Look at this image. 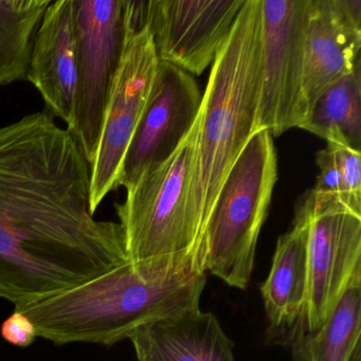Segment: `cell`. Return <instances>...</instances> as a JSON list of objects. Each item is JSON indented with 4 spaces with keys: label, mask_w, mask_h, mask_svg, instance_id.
<instances>
[{
    "label": "cell",
    "mask_w": 361,
    "mask_h": 361,
    "mask_svg": "<svg viewBox=\"0 0 361 361\" xmlns=\"http://www.w3.org/2000/svg\"><path fill=\"white\" fill-rule=\"evenodd\" d=\"M26 80L39 90L46 113L73 128L77 54L73 0H56L48 6L37 29Z\"/></svg>",
    "instance_id": "4fadbf2b"
},
{
    "label": "cell",
    "mask_w": 361,
    "mask_h": 361,
    "mask_svg": "<svg viewBox=\"0 0 361 361\" xmlns=\"http://www.w3.org/2000/svg\"><path fill=\"white\" fill-rule=\"evenodd\" d=\"M308 228L310 214L301 202L293 227L279 238L271 269L261 286L266 316L272 329L304 325L310 295Z\"/></svg>",
    "instance_id": "9a60e30c"
},
{
    "label": "cell",
    "mask_w": 361,
    "mask_h": 361,
    "mask_svg": "<svg viewBox=\"0 0 361 361\" xmlns=\"http://www.w3.org/2000/svg\"><path fill=\"white\" fill-rule=\"evenodd\" d=\"M198 132L200 114L174 153L126 185V200L116 204L130 263L206 274L207 251L191 204Z\"/></svg>",
    "instance_id": "277c9868"
},
{
    "label": "cell",
    "mask_w": 361,
    "mask_h": 361,
    "mask_svg": "<svg viewBox=\"0 0 361 361\" xmlns=\"http://www.w3.org/2000/svg\"><path fill=\"white\" fill-rule=\"evenodd\" d=\"M308 0H262L259 130L279 137L308 116L304 44Z\"/></svg>",
    "instance_id": "ba28073f"
},
{
    "label": "cell",
    "mask_w": 361,
    "mask_h": 361,
    "mask_svg": "<svg viewBox=\"0 0 361 361\" xmlns=\"http://www.w3.org/2000/svg\"><path fill=\"white\" fill-rule=\"evenodd\" d=\"M77 82L68 130L90 164L126 33L124 0H73Z\"/></svg>",
    "instance_id": "52a82bcc"
},
{
    "label": "cell",
    "mask_w": 361,
    "mask_h": 361,
    "mask_svg": "<svg viewBox=\"0 0 361 361\" xmlns=\"http://www.w3.org/2000/svg\"><path fill=\"white\" fill-rule=\"evenodd\" d=\"M202 97L193 75L159 62L151 100L124 162L122 187L174 153L197 119Z\"/></svg>",
    "instance_id": "8fae6325"
},
{
    "label": "cell",
    "mask_w": 361,
    "mask_h": 361,
    "mask_svg": "<svg viewBox=\"0 0 361 361\" xmlns=\"http://www.w3.org/2000/svg\"><path fill=\"white\" fill-rule=\"evenodd\" d=\"M361 274L314 333L302 336L295 354L302 361H361Z\"/></svg>",
    "instance_id": "2e32d148"
},
{
    "label": "cell",
    "mask_w": 361,
    "mask_h": 361,
    "mask_svg": "<svg viewBox=\"0 0 361 361\" xmlns=\"http://www.w3.org/2000/svg\"><path fill=\"white\" fill-rule=\"evenodd\" d=\"M207 276L162 263L124 262L106 274L16 310L37 337L56 345L85 342L111 346L151 321L200 307Z\"/></svg>",
    "instance_id": "7a4b0ae2"
},
{
    "label": "cell",
    "mask_w": 361,
    "mask_h": 361,
    "mask_svg": "<svg viewBox=\"0 0 361 361\" xmlns=\"http://www.w3.org/2000/svg\"><path fill=\"white\" fill-rule=\"evenodd\" d=\"M143 0H124L123 48L114 77L98 147L90 162V212L122 187L124 162L151 100L158 60L145 20Z\"/></svg>",
    "instance_id": "8992f818"
},
{
    "label": "cell",
    "mask_w": 361,
    "mask_h": 361,
    "mask_svg": "<svg viewBox=\"0 0 361 361\" xmlns=\"http://www.w3.org/2000/svg\"><path fill=\"white\" fill-rule=\"evenodd\" d=\"M308 262L310 295L304 326L314 333L333 312L355 276L361 274V216L339 210L312 211Z\"/></svg>",
    "instance_id": "30bf717a"
},
{
    "label": "cell",
    "mask_w": 361,
    "mask_h": 361,
    "mask_svg": "<svg viewBox=\"0 0 361 361\" xmlns=\"http://www.w3.org/2000/svg\"><path fill=\"white\" fill-rule=\"evenodd\" d=\"M0 334L8 343L20 348L30 346L37 337V329L32 321L16 310L4 321Z\"/></svg>",
    "instance_id": "ffe728a7"
},
{
    "label": "cell",
    "mask_w": 361,
    "mask_h": 361,
    "mask_svg": "<svg viewBox=\"0 0 361 361\" xmlns=\"http://www.w3.org/2000/svg\"><path fill=\"white\" fill-rule=\"evenodd\" d=\"M245 0H147L145 20L159 62L191 75L212 64Z\"/></svg>",
    "instance_id": "9c48e42d"
},
{
    "label": "cell",
    "mask_w": 361,
    "mask_h": 361,
    "mask_svg": "<svg viewBox=\"0 0 361 361\" xmlns=\"http://www.w3.org/2000/svg\"><path fill=\"white\" fill-rule=\"evenodd\" d=\"M51 0H0V86L26 80L37 29Z\"/></svg>",
    "instance_id": "d6986e66"
},
{
    "label": "cell",
    "mask_w": 361,
    "mask_h": 361,
    "mask_svg": "<svg viewBox=\"0 0 361 361\" xmlns=\"http://www.w3.org/2000/svg\"><path fill=\"white\" fill-rule=\"evenodd\" d=\"M299 128L360 152V66L319 97Z\"/></svg>",
    "instance_id": "ac0fdd59"
},
{
    "label": "cell",
    "mask_w": 361,
    "mask_h": 361,
    "mask_svg": "<svg viewBox=\"0 0 361 361\" xmlns=\"http://www.w3.org/2000/svg\"><path fill=\"white\" fill-rule=\"evenodd\" d=\"M262 87V0H245L214 59L200 109L191 204L207 250V230L221 187L259 132Z\"/></svg>",
    "instance_id": "3957f363"
},
{
    "label": "cell",
    "mask_w": 361,
    "mask_h": 361,
    "mask_svg": "<svg viewBox=\"0 0 361 361\" xmlns=\"http://www.w3.org/2000/svg\"><path fill=\"white\" fill-rule=\"evenodd\" d=\"M128 339L137 361H235L233 342L200 307L145 323Z\"/></svg>",
    "instance_id": "5bb4252c"
},
{
    "label": "cell",
    "mask_w": 361,
    "mask_h": 361,
    "mask_svg": "<svg viewBox=\"0 0 361 361\" xmlns=\"http://www.w3.org/2000/svg\"><path fill=\"white\" fill-rule=\"evenodd\" d=\"M316 162V185L302 197L310 210L345 211L361 216L360 152L327 142L326 147L317 153Z\"/></svg>",
    "instance_id": "e0dca14e"
},
{
    "label": "cell",
    "mask_w": 361,
    "mask_h": 361,
    "mask_svg": "<svg viewBox=\"0 0 361 361\" xmlns=\"http://www.w3.org/2000/svg\"><path fill=\"white\" fill-rule=\"evenodd\" d=\"M90 200V164L49 114L0 128V298L14 310L128 261L121 226Z\"/></svg>",
    "instance_id": "6da1fadb"
},
{
    "label": "cell",
    "mask_w": 361,
    "mask_h": 361,
    "mask_svg": "<svg viewBox=\"0 0 361 361\" xmlns=\"http://www.w3.org/2000/svg\"><path fill=\"white\" fill-rule=\"evenodd\" d=\"M278 180V159L268 130L255 133L221 187L207 230L206 272L246 289Z\"/></svg>",
    "instance_id": "5b68a950"
},
{
    "label": "cell",
    "mask_w": 361,
    "mask_h": 361,
    "mask_svg": "<svg viewBox=\"0 0 361 361\" xmlns=\"http://www.w3.org/2000/svg\"><path fill=\"white\" fill-rule=\"evenodd\" d=\"M361 0H308L304 94L308 114L319 97L360 66Z\"/></svg>",
    "instance_id": "7c38bea8"
}]
</instances>
